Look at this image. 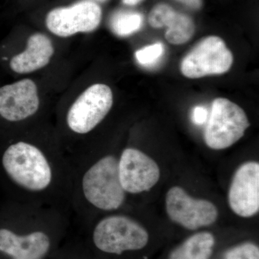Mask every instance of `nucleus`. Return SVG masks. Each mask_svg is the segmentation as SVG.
Segmentation results:
<instances>
[{
	"label": "nucleus",
	"instance_id": "obj_1",
	"mask_svg": "<svg viewBox=\"0 0 259 259\" xmlns=\"http://www.w3.org/2000/svg\"><path fill=\"white\" fill-rule=\"evenodd\" d=\"M2 163L8 176L25 190L42 192L52 182L49 160L40 148L30 143L18 141L10 144L3 153Z\"/></svg>",
	"mask_w": 259,
	"mask_h": 259
},
{
	"label": "nucleus",
	"instance_id": "obj_2",
	"mask_svg": "<svg viewBox=\"0 0 259 259\" xmlns=\"http://www.w3.org/2000/svg\"><path fill=\"white\" fill-rule=\"evenodd\" d=\"M81 187L85 199L97 208L116 210L122 206L125 192L118 174V160L107 156L94 163L85 172Z\"/></svg>",
	"mask_w": 259,
	"mask_h": 259
},
{
	"label": "nucleus",
	"instance_id": "obj_3",
	"mask_svg": "<svg viewBox=\"0 0 259 259\" xmlns=\"http://www.w3.org/2000/svg\"><path fill=\"white\" fill-rule=\"evenodd\" d=\"M249 126L248 117L241 107L220 97L212 102L204 140L212 149H226L238 142Z\"/></svg>",
	"mask_w": 259,
	"mask_h": 259
},
{
	"label": "nucleus",
	"instance_id": "obj_4",
	"mask_svg": "<svg viewBox=\"0 0 259 259\" xmlns=\"http://www.w3.org/2000/svg\"><path fill=\"white\" fill-rule=\"evenodd\" d=\"M93 241L102 252L121 254L144 248L148 243V233L131 218L111 215L102 219L95 227Z\"/></svg>",
	"mask_w": 259,
	"mask_h": 259
},
{
	"label": "nucleus",
	"instance_id": "obj_5",
	"mask_svg": "<svg viewBox=\"0 0 259 259\" xmlns=\"http://www.w3.org/2000/svg\"><path fill=\"white\" fill-rule=\"evenodd\" d=\"M112 105L111 88L105 83H94L85 89L69 107L66 125L74 134H88L105 118Z\"/></svg>",
	"mask_w": 259,
	"mask_h": 259
},
{
	"label": "nucleus",
	"instance_id": "obj_6",
	"mask_svg": "<svg viewBox=\"0 0 259 259\" xmlns=\"http://www.w3.org/2000/svg\"><path fill=\"white\" fill-rule=\"evenodd\" d=\"M233 56L221 37H204L183 58L180 71L189 79L226 74L231 69Z\"/></svg>",
	"mask_w": 259,
	"mask_h": 259
},
{
	"label": "nucleus",
	"instance_id": "obj_7",
	"mask_svg": "<svg viewBox=\"0 0 259 259\" xmlns=\"http://www.w3.org/2000/svg\"><path fill=\"white\" fill-rule=\"evenodd\" d=\"M101 7L91 0H82L51 10L46 17L48 30L56 36L69 37L95 31L101 23Z\"/></svg>",
	"mask_w": 259,
	"mask_h": 259
},
{
	"label": "nucleus",
	"instance_id": "obj_8",
	"mask_svg": "<svg viewBox=\"0 0 259 259\" xmlns=\"http://www.w3.org/2000/svg\"><path fill=\"white\" fill-rule=\"evenodd\" d=\"M166 208L172 221L191 231L211 226L218 216L214 204L206 199L193 198L180 187H171L167 192Z\"/></svg>",
	"mask_w": 259,
	"mask_h": 259
},
{
	"label": "nucleus",
	"instance_id": "obj_9",
	"mask_svg": "<svg viewBox=\"0 0 259 259\" xmlns=\"http://www.w3.org/2000/svg\"><path fill=\"white\" fill-rule=\"evenodd\" d=\"M40 106L36 83L23 79L0 87V120L9 123L32 117Z\"/></svg>",
	"mask_w": 259,
	"mask_h": 259
},
{
	"label": "nucleus",
	"instance_id": "obj_10",
	"mask_svg": "<svg viewBox=\"0 0 259 259\" xmlns=\"http://www.w3.org/2000/svg\"><path fill=\"white\" fill-rule=\"evenodd\" d=\"M120 183L125 192L139 194L151 190L160 179L157 163L136 148H126L118 160Z\"/></svg>",
	"mask_w": 259,
	"mask_h": 259
},
{
	"label": "nucleus",
	"instance_id": "obj_11",
	"mask_svg": "<svg viewBox=\"0 0 259 259\" xmlns=\"http://www.w3.org/2000/svg\"><path fill=\"white\" fill-rule=\"evenodd\" d=\"M228 203L242 218L252 217L258 212V163L247 162L237 169L228 192Z\"/></svg>",
	"mask_w": 259,
	"mask_h": 259
},
{
	"label": "nucleus",
	"instance_id": "obj_12",
	"mask_svg": "<svg viewBox=\"0 0 259 259\" xmlns=\"http://www.w3.org/2000/svg\"><path fill=\"white\" fill-rule=\"evenodd\" d=\"M55 48L50 37L35 32L28 37L21 52L5 58L7 67L17 74H28L44 69L51 62Z\"/></svg>",
	"mask_w": 259,
	"mask_h": 259
},
{
	"label": "nucleus",
	"instance_id": "obj_13",
	"mask_svg": "<svg viewBox=\"0 0 259 259\" xmlns=\"http://www.w3.org/2000/svg\"><path fill=\"white\" fill-rule=\"evenodd\" d=\"M148 20L153 28L167 27L165 37L173 45L188 42L195 31V25L190 16L179 13L165 3H159L153 7L148 15Z\"/></svg>",
	"mask_w": 259,
	"mask_h": 259
},
{
	"label": "nucleus",
	"instance_id": "obj_14",
	"mask_svg": "<svg viewBox=\"0 0 259 259\" xmlns=\"http://www.w3.org/2000/svg\"><path fill=\"white\" fill-rule=\"evenodd\" d=\"M51 246L50 238L42 231L18 235L10 230L0 229V252L13 259H40Z\"/></svg>",
	"mask_w": 259,
	"mask_h": 259
},
{
	"label": "nucleus",
	"instance_id": "obj_15",
	"mask_svg": "<svg viewBox=\"0 0 259 259\" xmlns=\"http://www.w3.org/2000/svg\"><path fill=\"white\" fill-rule=\"evenodd\" d=\"M214 243L215 240L212 233H196L175 248L168 259H209Z\"/></svg>",
	"mask_w": 259,
	"mask_h": 259
},
{
	"label": "nucleus",
	"instance_id": "obj_16",
	"mask_svg": "<svg viewBox=\"0 0 259 259\" xmlns=\"http://www.w3.org/2000/svg\"><path fill=\"white\" fill-rule=\"evenodd\" d=\"M144 24V15L138 12L120 11L110 20V28L115 35L127 37L139 31Z\"/></svg>",
	"mask_w": 259,
	"mask_h": 259
},
{
	"label": "nucleus",
	"instance_id": "obj_17",
	"mask_svg": "<svg viewBox=\"0 0 259 259\" xmlns=\"http://www.w3.org/2000/svg\"><path fill=\"white\" fill-rule=\"evenodd\" d=\"M164 53V47L158 42L139 49L135 54L136 60L143 66H151L157 62Z\"/></svg>",
	"mask_w": 259,
	"mask_h": 259
},
{
	"label": "nucleus",
	"instance_id": "obj_18",
	"mask_svg": "<svg viewBox=\"0 0 259 259\" xmlns=\"http://www.w3.org/2000/svg\"><path fill=\"white\" fill-rule=\"evenodd\" d=\"M225 259H259L258 247L254 243H242L228 250Z\"/></svg>",
	"mask_w": 259,
	"mask_h": 259
},
{
	"label": "nucleus",
	"instance_id": "obj_19",
	"mask_svg": "<svg viewBox=\"0 0 259 259\" xmlns=\"http://www.w3.org/2000/svg\"><path fill=\"white\" fill-rule=\"evenodd\" d=\"M208 117V112L203 106H196L192 110V120L195 125H203Z\"/></svg>",
	"mask_w": 259,
	"mask_h": 259
},
{
	"label": "nucleus",
	"instance_id": "obj_20",
	"mask_svg": "<svg viewBox=\"0 0 259 259\" xmlns=\"http://www.w3.org/2000/svg\"><path fill=\"white\" fill-rule=\"evenodd\" d=\"M177 1L193 10L200 9L203 5V0H177Z\"/></svg>",
	"mask_w": 259,
	"mask_h": 259
},
{
	"label": "nucleus",
	"instance_id": "obj_21",
	"mask_svg": "<svg viewBox=\"0 0 259 259\" xmlns=\"http://www.w3.org/2000/svg\"><path fill=\"white\" fill-rule=\"evenodd\" d=\"M144 0H122V3L128 6H135V5H139Z\"/></svg>",
	"mask_w": 259,
	"mask_h": 259
},
{
	"label": "nucleus",
	"instance_id": "obj_22",
	"mask_svg": "<svg viewBox=\"0 0 259 259\" xmlns=\"http://www.w3.org/2000/svg\"><path fill=\"white\" fill-rule=\"evenodd\" d=\"M100 1H104V0H100Z\"/></svg>",
	"mask_w": 259,
	"mask_h": 259
}]
</instances>
